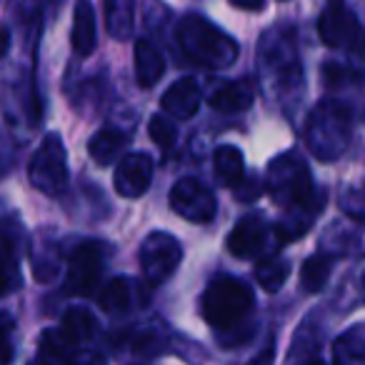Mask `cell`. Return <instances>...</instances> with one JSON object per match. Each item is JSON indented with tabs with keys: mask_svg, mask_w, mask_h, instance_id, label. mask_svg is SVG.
<instances>
[{
	"mask_svg": "<svg viewBox=\"0 0 365 365\" xmlns=\"http://www.w3.org/2000/svg\"><path fill=\"white\" fill-rule=\"evenodd\" d=\"M255 308V295L245 283L230 275H220L205 288L203 298H200V310L203 318L215 335H228L233 333V343L240 338V330H248V320Z\"/></svg>",
	"mask_w": 365,
	"mask_h": 365,
	"instance_id": "cell-1",
	"label": "cell"
},
{
	"mask_svg": "<svg viewBox=\"0 0 365 365\" xmlns=\"http://www.w3.org/2000/svg\"><path fill=\"white\" fill-rule=\"evenodd\" d=\"M260 76L275 98L290 101L300 96L303 88V68H300L295 33L290 28H273L263 36L258 51Z\"/></svg>",
	"mask_w": 365,
	"mask_h": 365,
	"instance_id": "cell-2",
	"label": "cell"
},
{
	"mask_svg": "<svg viewBox=\"0 0 365 365\" xmlns=\"http://www.w3.org/2000/svg\"><path fill=\"white\" fill-rule=\"evenodd\" d=\"M353 140V110L348 103L320 101L305 123V145L318 160L333 163L348 150Z\"/></svg>",
	"mask_w": 365,
	"mask_h": 365,
	"instance_id": "cell-3",
	"label": "cell"
},
{
	"mask_svg": "<svg viewBox=\"0 0 365 365\" xmlns=\"http://www.w3.org/2000/svg\"><path fill=\"white\" fill-rule=\"evenodd\" d=\"M178 46L193 63L210 71L230 68L240 56V48L228 33L215 28L200 16H185L175 28Z\"/></svg>",
	"mask_w": 365,
	"mask_h": 365,
	"instance_id": "cell-4",
	"label": "cell"
},
{
	"mask_svg": "<svg viewBox=\"0 0 365 365\" xmlns=\"http://www.w3.org/2000/svg\"><path fill=\"white\" fill-rule=\"evenodd\" d=\"M265 188L283 210L323 205V200L315 195L308 163L298 153H283L275 160H270L268 173H265Z\"/></svg>",
	"mask_w": 365,
	"mask_h": 365,
	"instance_id": "cell-5",
	"label": "cell"
},
{
	"mask_svg": "<svg viewBox=\"0 0 365 365\" xmlns=\"http://www.w3.org/2000/svg\"><path fill=\"white\" fill-rule=\"evenodd\" d=\"M28 178L33 188H38L46 195H58L68 185V158L66 145H63L58 133H48L38 150L33 153L31 165H28Z\"/></svg>",
	"mask_w": 365,
	"mask_h": 365,
	"instance_id": "cell-6",
	"label": "cell"
},
{
	"mask_svg": "<svg viewBox=\"0 0 365 365\" xmlns=\"http://www.w3.org/2000/svg\"><path fill=\"white\" fill-rule=\"evenodd\" d=\"M182 258V248L170 233H150L140 245V268L148 283L155 288L173 278Z\"/></svg>",
	"mask_w": 365,
	"mask_h": 365,
	"instance_id": "cell-7",
	"label": "cell"
},
{
	"mask_svg": "<svg viewBox=\"0 0 365 365\" xmlns=\"http://www.w3.org/2000/svg\"><path fill=\"white\" fill-rule=\"evenodd\" d=\"M106 265V250L101 243H83L73 250L68 260L66 273V293L68 295H93L98 288Z\"/></svg>",
	"mask_w": 365,
	"mask_h": 365,
	"instance_id": "cell-8",
	"label": "cell"
},
{
	"mask_svg": "<svg viewBox=\"0 0 365 365\" xmlns=\"http://www.w3.org/2000/svg\"><path fill=\"white\" fill-rule=\"evenodd\" d=\"M170 208L175 210L180 218L190 220V223H210L218 213V203L210 188H205L203 182L195 178H182L170 188Z\"/></svg>",
	"mask_w": 365,
	"mask_h": 365,
	"instance_id": "cell-9",
	"label": "cell"
},
{
	"mask_svg": "<svg viewBox=\"0 0 365 365\" xmlns=\"http://www.w3.org/2000/svg\"><path fill=\"white\" fill-rule=\"evenodd\" d=\"M318 33L323 38L325 46L330 48H353L358 41V18L353 16L345 0H328L320 13L318 21Z\"/></svg>",
	"mask_w": 365,
	"mask_h": 365,
	"instance_id": "cell-10",
	"label": "cell"
},
{
	"mask_svg": "<svg viewBox=\"0 0 365 365\" xmlns=\"http://www.w3.org/2000/svg\"><path fill=\"white\" fill-rule=\"evenodd\" d=\"M26 233L16 218L0 220V295L21 283V258Z\"/></svg>",
	"mask_w": 365,
	"mask_h": 365,
	"instance_id": "cell-11",
	"label": "cell"
},
{
	"mask_svg": "<svg viewBox=\"0 0 365 365\" xmlns=\"http://www.w3.org/2000/svg\"><path fill=\"white\" fill-rule=\"evenodd\" d=\"M153 180V158L145 153H130L123 155L115 165L113 185L123 198H140Z\"/></svg>",
	"mask_w": 365,
	"mask_h": 365,
	"instance_id": "cell-12",
	"label": "cell"
},
{
	"mask_svg": "<svg viewBox=\"0 0 365 365\" xmlns=\"http://www.w3.org/2000/svg\"><path fill=\"white\" fill-rule=\"evenodd\" d=\"M268 243V225L260 215H245L228 235V250L235 258H258Z\"/></svg>",
	"mask_w": 365,
	"mask_h": 365,
	"instance_id": "cell-13",
	"label": "cell"
},
{
	"mask_svg": "<svg viewBox=\"0 0 365 365\" xmlns=\"http://www.w3.org/2000/svg\"><path fill=\"white\" fill-rule=\"evenodd\" d=\"M148 300V293L133 278H113L98 295V303L108 315H125L140 308Z\"/></svg>",
	"mask_w": 365,
	"mask_h": 365,
	"instance_id": "cell-14",
	"label": "cell"
},
{
	"mask_svg": "<svg viewBox=\"0 0 365 365\" xmlns=\"http://www.w3.org/2000/svg\"><path fill=\"white\" fill-rule=\"evenodd\" d=\"M163 110L170 113L178 120H190L200 108V88L193 78H180L178 83H173L160 101Z\"/></svg>",
	"mask_w": 365,
	"mask_h": 365,
	"instance_id": "cell-15",
	"label": "cell"
},
{
	"mask_svg": "<svg viewBox=\"0 0 365 365\" xmlns=\"http://www.w3.org/2000/svg\"><path fill=\"white\" fill-rule=\"evenodd\" d=\"M255 101V88L250 81H233L223 83L210 93V106L218 113H243L253 106Z\"/></svg>",
	"mask_w": 365,
	"mask_h": 365,
	"instance_id": "cell-16",
	"label": "cell"
},
{
	"mask_svg": "<svg viewBox=\"0 0 365 365\" xmlns=\"http://www.w3.org/2000/svg\"><path fill=\"white\" fill-rule=\"evenodd\" d=\"M73 51L88 58L96 51L98 31H96V11L91 0H78L76 16H73Z\"/></svg>",
	"mask_w": 365,
	"mask_h": 365,
	"instance_id": "cell-17",
	"label": "cell"
},
{
	"mask_svg": "<svg viewBox=\"0 0 365 365\" xmlns=\"http://www.w3.org/2000/svg\"><path fill=\"white\" fill-rule=\"evenodd\" d=\"M165 73V61L153 43L138 41L135 46V78L140 88H153Z\"/></svg>",
	"mask_w": 365,
	"mask_h": 365,
	"instance_id": "cell-18",
	"label": "cell"
},
{
	"mask_svg": "<svg viewBox=\"0 0 365 365\" xmlns=\"http://www.w3.org/2000/svg\"><path fill=\"white\" fill-rule=\"evenodd\" d=\"M335 365H365V323L348 328L333 345Z\"/></svg>",
	"mask_w": 365,
	"mask_h": 365,
	"instance_id": "cell-19",
	"label": "cell"
},
{
	"mask_svg": "<svg viewBox=\"0 0 365 365\" xmlns=\"http://www.w3.org/2000/svg\"><path fill=\"white\" fill-rule=\"evenodd\" d=\"M108 33L118 41H128L135 26V0H103Z\"/></svg>",
	"mask_w": 365,
	"mask_h": 365,
	"instance_id": "cell-20",
	"label": "cell"
},
{
	"mask_svg": "<svg viewBox=\"0 0 365 365\" xmlns=\"http://www.w3.org/2000/svg\"><path fill=\"white\" fill-rule=\"evenodd\" d=\"M215 175L228 185V188H238L245 180V160L243 153L233 145H220L213 155Z\"/></svg>",
	"mask_w": 365,
	"mask_h": 365,
	"instance_id": "cell-21",
	"label": "cell"
},
{
	"mask_svg": "<svg viewBox=\"0 0 365 365\" xmlns=\"http://www.w3.org/2000/svg\"><path fill=\"white\" fill-rule=\"evenodd\" d=\"M125 143H128V138L123 135V133L101 130L98 135H93L88 150H91V158L98 165H113V163L118 160V155L123 153V148H125Z\"/></svg>",
	"mask_w": 365,
	"mask_h": 365,
	"instance_id": "cell-22",
	"label": "cell"
},
{
	"mask_svg": "<svg viewBox=\"0 0 365 365\" xmlns=\"http://www.w3.org/2000/svg\"><path fill=\"white\" fill-rule=\"evenodd\" d=\"M96 315L88 308H71L63 315V335H66L71 343H86L96 335Z\"/></svg>",
	"mask_w": 365,
	"mask_h": 365,
	"instance_id": "cell-23",
	"label": "cell"
},
{
	"mask_svg": "<svg viewBox=\"0 0 365 365\" xmlns=\"http://www.w3.org/2000/svg\"><path fill=\"white\" fill-rule=\"evenodd\" d=\"M330 270H333V258L323 253L310 255L303 263V270H300V285H303L305 293H320L328 283Z\"/></svg>",
	"mask_w": 365,
	"mask_h": 365,
	"instance_id": "cell-24",
	"label": "cell"
},
{
	"mask_svg": "<svg viewBox=\"0 0 365 365\" xmlns=\"http://www.w3.org/2000/svg\"><path fill=\"white\" fill-rule=\"evenodd\" d=\"M290 275V263L278 255H270V258H263L255 268V280L263 290L268 293H278L280 288L285 285Z\"/></svg>",
	"mask_w": 365,
	"mask_h": 365,
	"instance_id": "cell-25",
	"label": "cell"
},
{
	"mask_svg": "<svg viewBox=\"0 0 365 365\" xmlns=\"http://www.w3.org/2000/svg\"><path fill=\"white\" fill-rule=\"evenodd\" d=\"M71 340L61 333H46L41 340V353H43V365H68V360L73 358L71 353Z\"/></svg>",
	"mask_w": 365,
	"mask_h": 365,
	"instance_id": "cell-26",
	"label": "cell"
},
{
	"mask_svg": "<svg viewBox=\"0 0 365 365\" xmlns=\"http://www.w3.org/2000/svg\"><path fill=\"white\" fill-rule=\"evenodd\" d=\"M305 330H308V325H305ZM290 365H325L323 358H320L318 340L310 338V330H308V343H305V333H303V330L295 335L293 355H290Z\"/></svg>",
	"mask_w": 365,
	"mask_h": 365,
	"instance_id": "cell-27",
	"label": "cell"
},
{
	"mask_svg": "<svg viewBox=\"0 0 365 365\" xmlns=\"http://www.w3.org/2000/svg\"><path fill=\"white\" fill-rule=\"evenodd\" d=\"M148 133H150V138L163 148V150H168V148L175 143V125H173V123L168 120V118H163V115H153L150 118Z\"/></svg>",
	"mask_w": 365,
	"mask_h": 365,
	"instance_id": "cell-28",
	"label": "cell"
},
{
	"mask_svg": "<svg viewBox=\"0 0 365 365\" xmlns=\"http://www.w3.org/2000/svg\"><path fill=\"white\" fill-rule=\"evenodd\" d=\"M13 315L8 313H0V365H6L13 355V348H11V338H13Z\"/></svg>",
	"mask_w": 365,
	"mask_h": 365,
	"instance_id": "cell-29",
	"label": "cell"
},
{
	"mask_svg": "<svg viewBox=\"0 0 365 365\" xmlns=\"http://www.w3.org/2000/svg\"><path fill=\"white\" fill-rule=\"evenodd\" d=\"M233 190H235V198L238 200H243V203H253L263 188H260V182L255 180V178H245L238 188H233Z\"/></svg>",
	"mask_w": 365,
	"mask_h": 365,
	"instance_id": "cell-30",
	"label": "cell"
},
{
	"mask_svg": "<svg viewBox=\"0 0 365 365\" xmlns=\"http://www.w3.org/2000/svg\"><path fill=\"white\" fill-rule=\"evenodd\" d=\"M68 365H106V358L93 353V350H83V353L73 355V358L68 360Z\"/></svg>",
	"mask_w": 365,
	"mask_h": 365,
	"instance_id": "cell-31",
	"label": "cell"
},
{
	"mask_svg": "<svg viewBox=\"0 0 365 365\" xmlns=\"http://www.w3.org/2000/svg\"><path fill=\"white\" fill-rule=\"evenodd\" d=\"M230 6L240 8V11H260L265 6V0H230Z\"/></svg>",
	"mask_w": 365,
	"mask_h": 365,
	"instance_id": "cell-32",
	"label": "cell"
},
{
	"mask_svg": "<svg viewBox=\"0 0 365 365\" xmlns=\"http://www.w3.org/2000/svg\"><path fill=\"white\" fill-rule=\"evenodd\" d=\"M360 283H363V288H365V270H363V275H360Z\"/></svg>",
	"mask_w": 365,
	"mask_h": 365,
	"instance_id": "cell-33",
	"label": "cell"
},
{
	"mask_svg": "<svg viewBox=\"0 0 365 365\" xmlns=\"http://www.w3.org/2000/svg\"><path fill=\"white\" fill-rule=\"evenodd\" d=\"M360 48H363V56H365V36H363V46H360Z\"/></svg>",
	"mask_w": 365,
	"mask_h": 365,
	"instance_id": "cell-34",
	"label": "cell"
},
{
	"mask_svg": "<svg viewBox=\"0 0 365 365\" xmlns=\"http://www.w3.org/2000/svg\"><path fill=\"white\" fill-rule=\"evenodd\" d=\"M28 365H43V363H28Z\"/></svg>",
	"mask_w": 365,
	"mask_h": 365,
	"instance_id": "cell-35",
	"label": "cell"
}]
</instances>
